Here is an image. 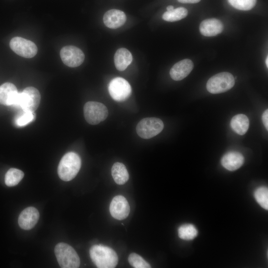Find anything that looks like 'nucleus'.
Instances as JSON below:
<instances>
[{
	"label": "nucleus",
	"instance_id": "f257e3e1",
	"mask_svg": "<svg viewBox=\"0 0 268 268\" xmlns=\"http://www.w3.org/2000/svg\"><path fill=\"white\" fill-rule=\"evenodd\" d=\"M90 257L98 268H114L118 262V257L112 248L103 245H95L89 250Z\"/></svg>",
	"mask_w": 268,
	"mask_h": 268
},
{
	"label": "nucleus",
	"instance_id": "39448f33",
	"mask_svg": "<svg viewBox=\"0 0 268 268\" xmlns=\"http://www.w3.org/2000/svg\"><path fill=\"white\" fill-rule=\"evenodd\" d=\"M235 84L233 75L227 72L217 73L211 77L206 85L207 91L212 94L225 92L232 88Z\"/></svg>",
	"mask_w": 268,
	"mask_h": 268
},
{
	"label": "nucleus",
	"instance_id": "cd10ccee",
	"mask_svg": "<svg viewBox=\"0 0 268 268\" xmlns=\"http://www.w3.org/2000/svg\"><path fill=\"white\" fill-rule=\"evenodd\" d=\"M263 123L266 128L268 130V110L266 109L263 114L262 115Z\"/></svg>",
	"mask_w": 268,
	"mask_h": 268
},
{
	"label": "nucleus",
	"instance_id": "aec40b11",
	"mask_svg": "<svg viewBox=\"0 0 268 268\" xmlns=\"http://www.w3.org/2000/svg\"><path fill=\"white\" fill-rule=\"evenodd\" d=\"M113 178L117 184L123 185L129 179V174L126 166L122 163H115L111 169Z\"/></svg>",
	"mask_w": 268,
	"mask_h": 268
},
{
	"label": "nucleus",
	"instance_id": "a211bd4d",
	"mask_svg": "<svg viewBox=\"0 0 268 268\" xmlns=\"http://www.w3.org/2000/svg\"><path fill=\"white\" fill-rule=\"evenodd\" d=\"M133 56L127 49L122 48L118 49L114 55V63L116 68L119 71H123L132 63Z\"/></svg>",
	"mask_w": 268,
	"mask_h": 268
},
{
	"label": "nucleus",
	"instance_id": "393cba45",
	"mask_svg": "<svg viewBox=\"0 0 268 268\" xmlns=\"http://www.w3.org/2000/svg\"><path fill=\"white\" fill-rule=\"evenodd\" d=\"M34 116L33 112L22 110V112L15 117V124L19 127L24 126L33 121Z\"/></svg>",
	"mask_w": 268,
	"mask_h": 268
},
{
	"label": "nucleus",
	"instance_id": "412c9836",
	"mask_svg": "<svg viewBox=\"0 0 268 268\" xmlns=\"http://www.w3.org/2000/svg\"><path fill=\"white\" fill-rule=\"evenodd\" d=\"M187 15V9L183 7H179L165 12L162 15V19L166 21L174 22L184 18Z\"/></svg>",
	"mask_w": 268,
	"mask_h": 268
},
{
	"label": "nucleus",
	"instance_id": "9d476101",
	"mask_svg": "<svg viewBox=\"0 0 268 268\" xmlns=\"http://www.w3.org/2000/svg\"><path fill=\"white\" fill-rule=\"evenodd\" d=\"M61 58L65 65L75 67L79 66L84 60L83 52L78 48L73 46H67L60 51Z\"/></svg>",
	"mask_w": 268,
	"mask_h": 268
},
{
	"label": "nucleus",
	"instance_id": "2eb2a0df",
	"mask_svg": "<svg viewBox=\"0 0 268 268\" xmlns=\"http://www.w3.org/2000/svg\"><path fill=\"white\" fill-rule=\"evenodd\" d=\"M223 24L216 18H209L203 20L200 25L201 33L207 37L216 36L222 32Z\"/></svg>",
	"mask_w": 268,
	"mask_h": 268
},
{
	"label": "nucleus",
	"instance_id": "423d86ee",
	"mask_svg": "<svg viewBox=\"0 0 268 268\" xmlns=\"http://www.w3.org/2000/svg\"><path fill=\"white\" fill-rule=\"evenodd\" d=\"M164 128V124L159 118L151 117L141 120L137 124L136 131L144 139L152 138L159 134Z\"/></svg>",
	"mask_w": 268,
	"mask_h": 268
},
{
	"label": "nucleus",
	"instance_id": "bb28decb",
	"mask_svg": "<svg viewBox=\"0 0 268 268\" xmlns=\"http://www.w3.org/2000/svg\"><path fill=\"white\" fill-rule=\"evenodd\" d=\"M130 264L134 268H149L150 265L139 255L133 253L128 257Z\"/></svg>",
	"mask_w": 268,
	"mask_h": 268
},
{
	"label": "nucleus",
	"instance_id": "dca6fc26",
	"mask_svg": "<svg viewBox=\"0 0 268 268\" xmlns=\"http://www.w3.org/2000/svg\"><path fill=\"white\" fill-rule=\"evenodd\" d=\"M18 92L12 83L6 82L0 86V104L14 106Z\"/></svg>",
	"mask_w": 268,
	"mask_h": 268
},
{
	"label": "nucleus",
	"instance_id": "c756f323",
	"mask_svg": "<svg viewBox=\"0 0 268 268\" xmlns=\"http://www.w3.org/2000/svg\"><path fill=\"white\" fill-rule=\"evenodd\" d=\"M167 10L170 11L174 9V7L172 5H169L167 7Z\"/></svg>",
	"mask_w": 268,
	"mask_h": 268
},
{
	"label": "nucleus",
	"instance_id": "7ed1b4c3",
	"mask_svg": "<svg viewBox=\"0 0 268 268\" xmlns=\"http://www.w3.org/2000/svg\"><path fill=\"white\" fill-rule=\"evenodd\" d=\"M55 254L60 266L62 268H77L80 259L75 250L65 243H59L55 246Z\"/></svg>",
	"mask_w": 268,
	"mask_h": 268
},
{
	"label": "nucleus",
	"instance_id": "f3484780",
	"mask_svg": "<svg viewBox=\"0 0 268 268\" xmlns=\"http://www.w3.org/2000/svg\"><path fill=\"white\" fill-rule=\"evenodd\" d=\"M244 162V156L237 151H230L226 153L221 160L223 167L231 171L239 169L243 164Z\"/></svg>",
	"mask_w": 268,
	"mask_h": 268
},
{
	"label": "nucleus",
	"instance_id": "1a4fd4ad",
	"mask_svg": "<svg viewBox=\"0 0 268 268\" xmlns=\"http://www.w3.org/2000/svg\"><path fill=\"white\" fill-rule=\"evenodd\" d=\"M9 45L13 51L24 58H32L37 53V47L36 44L31 41L22 37H15L12 38Z\"/></svg>",
	"mask_w": 268,
	"mask_h": 268
},
{
	"label": "nucleus",
	"instance_id": "6ab92c4d",
	"mask_svg": "<svg viewBox=\"0 0 268 268\" xmlns=\"http://www.w3.org/2000/svg\"><path fill=\"white\" fill-rule=\"evenodd\" d=\"M232 130L240 135H244L249 127V120L244 114H239L234 116L230 122Z\"/></svg>",
	"mask_w": 268,
	"mask_h": 268
},
{
	"label": "nucleus",
	"instance_id": "b1692460",
	"mask_svg": "<svg viewBox=\"0 0 268 268\" xmlns=\"http://www.w3.org/2000/svg\"><path fill=\"white\" fill-rule=\"evenodd\" d=\"M255 198L260 206L265 209H268V190L267 187L258 188L254 193Z\"/></svg>",
	"mask_w": 268,
	"mask_h": 268
},
{
	"label": "nucleus",
	"instance_id": "4468645a",
	"mask_svg": "<svg viewBox=\"0 0 268 268\" xmlns=\"http://www.w3.org/2000/svg\"><path fill=\"white\" fill-rule=\"evenodd\" d=\"M126 19L125 13L122 10L116 9L108 10L103 16L105 25L111 29H117L123 25Z\"/></svg>",
	"mask_w": 268,
	"mask_h": 268
},
{
	"label": "nucleus",
	"instance_id": "c85d7f7f",
	"mask_svg": "<svg viewBox=\"0 0 268 268\" xmlns=\"http://www.w3.org/2000/svg\"><path fill=\"white\" fill-rule=\"evenodd\" d=\"M178 1L184 3H196L200 1L201 0H177Z\"/></svg>",
	"mask_w": 268,
	"mask_h": 268
},
{
	"label": "nucleus",
	"instance_id": "20e7f679",
	"mask_svg": "<svg viewBox=\"0 0 268 268\" xmlns=\"http://www.w3.org/2000/svg\"><path fill=\"white\" fill-rule=\"evenodd\" d=\"M41 100L39 91L33 87H27L21 92H18L13 106L22 110L34 112L38 108Z\"/></svg>",
	"mask_w": 268,
	"mask_h": 268
},
{
	"label": "nucleus",
	"instance_id": "9b49d317",
	"mask_svg": "<svg viewBox=\"0 0 268 268\" xmlns=\"http://www.w3.org/2000/svg\"><path fill=\"white\" fill-rule=\"evenodd\" d=\"M111 215L118 220L126 218L130 211V207L127 199L123 196H115L112 199L109 207Z\"/></svg>",
	"mask_w": 268,
	"mask_h": 268
},
{
	"label": "nucleus",
	"instance_id": "4be33fe9",
	"mask_svg": "<svg viewBox=\"0 0 268 268\" xmlns=\"http://www.w3.org/2000/svg\"><path fill=\"white\" fill-rule=\"evenodd\" d=\"M24 177V173L20 170L16 168H10L5 175V184L8 187H12L17 185Z\"/></svg>",
	"mask_w": 268,
	"mask_h": 268
},
{
	"label": "nucleus",
	"instance_id": "ddd939ff",
	"mask_svg": "<svg viewBox=\"0 0 268 268\" xmlns=\"http://www.w3.org/2000/svg\"><path fill=\"white\" fill-rule=\"evenodd\" d=\"M194 68L193 62L188 59L176 63L170 70V75L174 80L179 81L187 77Z\"/></svg>",
	"mask_w": 268,
	"mask_h": 268
},
{
	"label": "nucleus",
	"instance_id": "7c9ffc66",
	"mask_svg": "<svg viewBox=\"0 0 268 268\" xmlns=\"http://www.w3.org/2000/svg\"><path fill=\"white\" fill-rule=\"evenodd\" d=\"M266 64L267 66V67H268V57H267L266 60Z\"/></svg>",
	"mask_w": 268,
	"mask_h": 268
},
{
	"label": "nucleus",
	"instance_id": "f03ea898",
	"mask_svg": "<svg viewBox=\"0 0 268 268\" xmlns=\"http://www.w3.org/2000/svg\"><path fill=\"white\" fill-rule=\"evenodd\" d=\"M81 165L79 155L75 152H69L61 159L58 167L60 179L64 181L72 180L78 173Z\"/></svg>",
	"mask_w": 268,
	"mask_h": 268
},
{
	"label": "nucleus",
	"instance_id": "6e6552de",
	"mask_svg": "<svg viewBox=\"0 0 268 268\" xmlns=\"http://www.w3.org/2000/svg\"><path fill=\"white\" fill-rule=\"evenodd\" d=\"M108 91L114 100L122 102L131 96L132 88L130 83L125 79L117 77L110 81Z\"/></svg>",
	"mask_w": 268,
	"mask_h": 268
},
{
	"label": "nucleus",
	"instance_id": "0eeeda50",
	"mask_svg": "<svg viewBox=\"0 0 268 268\" xmlns=\"http://www.w3.org/2000/svg\"><path fill=\"white\" fill-rule=\"evenodd\" d=\"M85 120L91 125H97L104 121L108 116V111L106 106L100 102L89 101L83 107Z\"/></svg>",
	"mask_w": 268,
	"mask_h": 268
},
{
	"label": "nucleus",
	"instance_id": "f8f14e48",
	"mask_svg": "<svg viewBox=\"0 0 268 268\" xmlns=\"http://www.w3.org/2000/svg\"><path fill=\"white\" fill-rule=\"evenodd\" d=\"M39 218L38 210L35 207L29 206L20 213L18 217V224L22 229L29 230L35 225Z\"/></svg>",
	"mask_w": 268,
	"mask_h": 268
},
{
	"label": "nucleus",
	"instance_id": "a878e982",
	"mask_svg": "<svg viewBox=\"0 0 268 268\" xmlns=\"http://www.w3.org/2000/svg\"><path fill=\"white\" fill-rule=\"evenodd\" d=\"M228 1L233 7L241 10L251 9L257 2V0H228Z\"/></svg>",
	"mask_w": 268,
	"mask_h": 268
},
{
	"label": "nucleus",
	"instance_id": "5701e85b",
	"mask_svg": "<svg viewBox=\"0 0 268 268\" xmlns=\"http://www.w3.org/2000/svg\"><path fill=\"white\" fill-rule=\"evenodd\" d=\"M178 233L181 239L185 240H191L197 236L198 232L193 224H185L179 227Z\"/></svg>",
	"mask_w": 268,
	"mask_h": 268
}]
</instances>
